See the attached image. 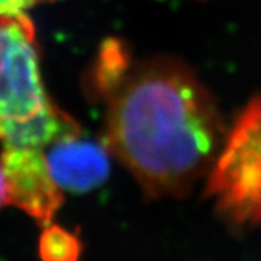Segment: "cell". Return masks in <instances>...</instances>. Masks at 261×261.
I'll return each mask as SVG.
<instances>
[{
  "label": "cell",
  "instance_id": "1",
  "mask_svg": "<svg viewBox=\"0 0 261 261\" xmlns=\"http://www.w3.org/2000/svg\"><path fill=\"white\" fill-rule=\"evenodd\" d=\"M103 105V145L148 199L186 197L212 167L228 126L212 90L174 56L134 61Z\"/></svg>",
  "mask_w": 261,
  "mask_h": 261
},
{
  "label": "cell",
  "instance_id": "2",
  "mask_svg": "<svg viewBox=\"0 0 261 261\" xmlns=\"http://www.w3.org/2000/svg\"><path fill=\"white\" fill-rule=\"evenodd\" d=\"M205 180V199L231 232L260 228L261 93L254 94L226 126Z\"/></svg>",
  "mask_w": 261,
  "mask_h": 261
},
{
  "label": "cell",
  "instance_id": "3",
  "mask_svg": "<svg viewBox=\"0 0 261 261\" xmlns=\"http://www.w3.org/2000/svg\"><path fill=\"white\" fill-rule=\"evenodd\" d=\"M58 109L44 86L35 27L28 13L0 16V141Z\"/></svg>",
  "mask_w": 261,
  "mask_h": 261
},
{
  "label": "cell",
  "instance_id": "4",
  "mask_svg": "<svg viewBox=\"0 0 261 261\" xmlns=\"http://www.w3.org/2000/svg\"><path fill=\"white\" fill-rule=\"evenodd\" d=\"M0 168L6 187V205L15 206L41 226L51 224L64 202V193L53 178L44 149L5 147Z\"/></svg>",
  "mask_w": 261,
  "mask_h": 261
},
{
  "label": "cell",
  "instance_id": "5",
  "mask_svg": "<svg viewBox=\"0 0 261 261\" xmlns=\"http://www.w3.org/2000/svg\"><path fill=\"white\" fill-rule=\"evenodd\" d=\"M109 151L82 135L51 144L45 151L48 168L63 192L87 193L100 187L111 174Z\"/></svg>",
  "mask_w": 261,
  "mask_h": 261
},
{
  "label": "cell",
  "instance_id": "6",
  "mask_svg": "<svg viewBox=\"0 0 261 261\" xmlns=\"http://www.w3.org/2000/svg\"><path fill=\"white\" fill-rule=\"evenodd\" d=\"M134 61L126 41L116 37L105 39L84 75L83 87L87 97L93 102H105L129 71Z\"/></svg>",
  "mask_w": 261,
  "mask_h": 261
},
{
  "label": "cell",
  "instance_id": "7",
  "mask_svg": "<svg viewBox=\"0 0 261 261\" xmlns=\"http://www.w3.org/2000/svg\"><path fill=\"white\" fill-rule=\"evenodd\" d=\"M83 252V244L74 232L56 224L44 226L38 240V254L44 261H75Z\"/></svg>",
  "mask_w": 261,
  "mask_h": 261
},
{
  "label": "cell",
  "instance_id": "8",
  "mask_svg": "<svg viewBox=\"0 0 261 261\" xmlns=\"http://www.w3.org/2000/svg\"><path fill=\"white\" fill-rule=\"evenodd\" d=\"M54 0H0V16H19L27 10L35 8L39 3H48Z\"/></svg>",
  "mask_w": 261,
  "mask_h": 261
},
{
  "label": "cell",
  "instance_id": "9",
  "mask_svg": "<svg viewBox=\"0 0 261 261\" xmlns=\"http://www.w3.org/2000/svg\"><path fill=\"white\" fill-rule=\"evenodd\" d=\"M6 205V187H5V178L0 168V209Z\"/></svg>",
  "mask_w": 261,
  "mask_h": 261
}]
</instances>
